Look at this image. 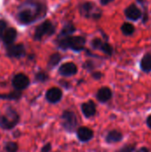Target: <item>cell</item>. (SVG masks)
I'll return each mask as SVG.
<instances>
[{
	"mask_svg": "<svg viewBox=\"0 0 151 152\" xmlns=\"http://www.w3.org/2000/svg\"><path fill=\"white\" fill-rule=\"evenodd\" d=\"M85 39L83 37H67L59 38V46L62 49L70 48L74 51H81L84 49Z\"/></svg>",
	"mask_w": 151,
	"mask_h": 152,
	"instance_id": "cell-1",
	"label": "cell"
},
{
	"mask_svg": "<svg viewBox=\"0 0 151 152\" xmlns=\"http://www.w3.org/2000/svg\"><path fill=\"white\" fill-rule=\"evenodd\" d=\"M19 114L13 109H8L4 115L0 117V126L3 129H12L19 122Z\"/></svg>",
	"mask_w": 151,
	"mask_h": 152,
	"instance_id": "cell-2",
	"label": "cell"
},
{
	"mask_svg": "<svg viewBox=\"0 0 151 152\" xmlns=\"http://www.w3.org/2000/svg\"><path fill=\"white\" fill-rule=\"evenodd\" d=\"M61 123L66 131L73 132L77 126V118L76 114L70 110L63 111L61 115Z\"/></svg>",
	"mask_w": 151,
	"mask_h": 152,
	"instance_id": "cell-3",
	"label": "cell"
},
{
	"mask_svg": "<svg viewBox=\"0 0 151 152\" xmlns=\"http://www.w3.org/2000/svg\"><path fill=\"white\" fill-rule=\"evenodd\" d=\"M54 32V27L53 23L49 20H45L41 23L35 31V38L40 40L44 36H50Z\"/></svg>",
	"mask_w": 151,
	"mask_h": 152,
	"instance_id": "cell-4",
	"label": "cell"
},
{
	"mask_svg": "<svg viewBox=\"0 0 151 152\" xmlns=\"http://www.w3.org/2000/svg\"><path fill=\"white\" fill-rule=\"evenodd\" d=\"M28 85H29V78L22 73L15 75L12 79V86L18 91L26 89L28 86Z\"/></svg>",
	"mask_w": 151,
	"mask_h": 152,
	"instance_id": "cell-5",
	"label": "cell"
},
{
	"mask_svg": "<svg viewBox=\"0 0 151 152\" xmlns=\"http://www.w3.org/2000/svg\"><path fill=\"white\" fill-rule=\"evenodd\" d=\"M45 98L50 103H57L62 98V92L58 87H52L46 92Z\"/></svg>",
	"mask_w": 151,
	"mask_h": 152,
	"instance_id": "cell-6",
	"label": "cell"
},
{
	"mask_svg": "<svg viewBox=\"0 0 151 152\" xmlns=\"http://www.w3.org/2000/svg\"><path fill=\"white\" fill-rule=\"evenodd\" d=\"M77 72V67L74 62H66L62 64L59 69V73L64 77H70L76 75Z\"/></svg>",
	"mask_w": 151,
	"mask_h": 152,
	"instance_id": "cell-7",
	"label": "cell"
},
{
	"mask_svg": "<svg viewBox=\"0 0 151 152\" xmlns=\"http://www.w3.org/2000/svg\"><path fill=\"white\" fill-rule=\"evenodd\" d=\"M77 136L80 142H87L93 138V132L86 126H82V127H79L77 129Z\"/></svg>",
	"mask_w": 151,
	"mask_h": 152,
	"instance_id": "cell-8",
	"label": "cell"
},
{
	"mask_svg": "<svg viewBox=\"0 0 151 152\" xmlns=\"http://www.w3.org/2000/svg\"><path fill=\"white\" fill-rule=\"evenodd\" d=\"M81 110L84 116L87 118L95 116L96 114V105L93 101H89L87 102H84L81 105Z\"/></svg>",
	"mask_w": 151,
	"mask_h": 152,
	"instance_id": "cell-9",
	"label": "cell"
},
{
	"mask_svg": "<svg viewBox=\"0 0 151 152\" xmlns=\"http://www.w3.org/2000/svg\"><path fill=\"white\" fill-rule=\"evenodd\" d=\"M112 97V91L110 90V88L104 86L101 87L98 90L97 94H96V98L100 102H107L108 101H109Z\"/></svg>",
	"mask_w": 151,
	"mask_h": 152,
	"instance_id": "cell-10",
	"label": "cell"
},
{
	"mask_svg": "<svg viewBox=\"0 0 151 152\" xmlns=\"http://www.w3.org/2000/svg\"><path fill=\"white\" fill-rule=\"evenodd\" d=\"M125 14L129 20H137L142 16V12L135 4H131L125 9Z\"/></svg>",
	"mask_w": 151,
	"mask_h": 152,
	"instance_id": "cell-11",
	"label": "cell"
},
{
	"mask_svg": "<svg viewBox=\"0 0 151 152\" xmlns=\"http://www.w3.org/2000/svg\"><path fill=\"white\" fill-rule=\"evenodd\" d=\"M7 52H8L9 56L19 58V57H21L25 54V48H24L23 45L19 44V45H11L8 48Z\"/></svg>",
	"mask_w": 151,
	"mask_h": 152,
	"instance_id": "cell-12",
	"label": "cell"
},
{
	"mask_svg": "<svg viewBox=\"0 0 151 152\" xmlns=\"http://www.w3.org/2000/svg\"><path fill=\"white\" fill-rule=\"evenodd\" d=\"M122 139H123V134L117 130L110 131L106 136V142L109 144L119 142L120 141H122Z\"/></svg>",
	"mask_w": 151,
	"mask_h": 152,
	"instance_id": "cell-13",
	"label": "cell"
},
{
	"mask_svg": "<svg viewBox=\"0 0 151 152\" xmlns=\"http://www.w3.org/2000/svg\"><path fill=\"white\" fill-rule=\"evenodd\" d=\"M19 20H20V22H22L24 24L30 23L34 20V13L30 10L25 9V10L20 12V13H19Z\"/></svg>",
	"mask_w": 151,
	"mask_h": 152,
	"instance_id": "cell-14",
	"label": "cell"
},
{
	"mask_svg": "<svg viewBox=\"0 0 151 152\" xmlns=\"http://www.w3.org/2000/svg\"><path fill=\"white\" fill-rule=\"evenodd\" d=\"M16 37H17V31H16V29L13 28H10L4 34L3 40H4V44H6V45H12V43L15 40Z\"/></svg>",
	"mask_w": 151,
	"mask_h": 152,
	"instance_id": "cell-15",
	"label": "cell"
},
{
	"mask_svg": "<svg viewBox=\"0 0 151 152\" xmlns=\"http://www.w3.org/2000/svg\"><path fill=\"white\" fill-rule=\"evenodd\" d=\"M141 69L144 72L151 71V53L146 54L141 61Z\"/></svg>",
	"mask_w": 151,
	"mask_h": 152,
	"instance_id": "cell-16",
	"label": "cell"
},
{
	"mask_svg": "<svg viewBox=\"0 0 151 152\" xmlns=\"http://www.w3.org/2000/svg\"><path fill=\"white\" fill-rule=\"evenodd\" d=\"M94 8V4H93L92 3H85L80 6V12L83 15L85 16H90L91 14L93 15V17H94V14L93 13V9Z\"/></svg>",
	"mask_w": 151,
	"mask_h": 152,
	"instance_id": "cell-17",
	"label": "cell"
},
{
	"mask_svg": "<svg viewBox=\"0 0 151 152\" xmlns=\"http://www.w3.org/2000/svg\"><path fill=\"white\" fill-rule=\"evenodd\" d=\"M74 31H75V27H74V25L71 24V23H69V24H67V25L63 28V29L61 30L59 38H63V37H69V35H71Z\"/></svg>",
	"mask_w": 151,
	"mask_h": 152,
	"instance_id": "cell-18",
	"label": "cell"
},
{
	"mask_svg": "<svg viewBox=\"0 0 151 152\" xmlns=\"http://www.w3.org/2000/svg\"><path fill=\"white\" fill-rule=\"evenodd\" d=\"M121 30H122V32H123L125 35L130 36V35H132V34L134 32V27H133V25H132L131 23L126 22V23H124V24L122 25Z\"/></svg>",
	"mask_w": 151,
	"mask_h": 152,
	"instance_id": "cell-19",
	"label": "cell"
},
{
	"mask_svg": "<svg viewBox=\"0 0 151 152\" xmlns=\"http://www.w3.org/2000/svg\"><path fill=\"white\" fill-rule=\"evenodd\" d=\"M21 96V93L18 90H16L15 92L10 93L8 94H4V95H0V98L3 99H9V100H18L20 99Z\"/></svg>",
	"mask_w": 151,
	"mask_h": 152,
	"instance_id": "cell-20",
	"label": "cell"
},
{
	"mask_svg": "<svg viewBox=\"0 0 151 152\" xmlns=\"http://www.w3.org/2000/svg\"><path fill=\"white\" fill-rule=\"evenodd\" d=\"M61 59V55H60L59 53H54V54H53V55L50 57V59H49V62H48L49 67H51V68L55 67V66L60 62Z\"/></svg>",
	"mask_w": 151,
	"mask_h": 152,
	"instance_id": "cell-21",
	"label": "cell"
},
{
	"mask_svg": "<svg viewBox=\"0 0 151 152\" xmlns=\"http://www.w3.org/2000/svg\"><path fill=\"white\" fill-rule=\"evenodd\" d=\"M5 151L6 152H17L18 151V145L15 142H9L5 144Z\"/></svg>",
	"mask_w": 151,
	"mask_h": 152,
	"instance_id": "cell-22",
	"label": "cell"
},
{
	"mask_svg": "<svg viewBox=\"0 0 151 152\" xmlns=\"http://www.w3.org/2000/svg\"><path fill=\"white\" fill-rule=\"evenodd\" d=\"M101 50L102 52H104L105 53H107L108 55H111L112 53H113V49H112L111 45H109L108 43H103L101 47Z\"/></svg>",
	"mask_w": 151,
	"mask_h": 152,
	"instance_id": "cell-23",
	"label": "cell"
},
{
	"mask_svg": "<svg viewBox=\"0 0 151 152\" xmlns=\"http://www.w3.org/2000/svg\"><path fill=\"white\" fill-rule=\"evenodd\" d=\"M135 151V145L133 144H127L122 149H120L118 152H134Z\"/></svg>",
	"mask_w": 151,
	"mask_h": 152,
	"instance_id": "cell-24",
	"label": "cell"
},
{
	"mask_svg": "<svg viewBox=\"0 0 151 152\" xmlns=\"http://www.w3.org/2000/svg\"><path fill=\"white\" fill-rule=\"evenodd\" d=\"M36 79L39 82H44L48 79V76L44 72H39L36 76Z\"/></svg>",
	"mask_w": 151,
	"mask_h": 152,
	"instance_id": "cell-25",
	"label": "cell"
},
{
	"mask_svg": "<svg viewBox=\"0 0 151 152\" xmlns=\"http://www.w3.org/2000/svg\"><path fill=\"white\" fill-rule=\"evenodd\" d=\"M102 44H103V42L100 38H95V39H93L92 41V45L95 49H100L101 50V47Z\"/></svg>",
	"mask_w": 151,
	"mask_h": 152,
	"instance_id": "cell-26",
	"label": "cell"
},
{
	"mask_svg": "<svg viewBox=\"0 0 151 152\" xmlns=\"http://www.w3.org/2000/svg\"><path fill=\"white\" fill-rule=\"evenodd\" d=\"M6 27H7L6 22H5L4 20H0V37H3L5 31L7 30V29H6Z\"/></svg>",
	"mask_w": 151,
	"mask_h": 152,
	"instance_id": "cell-27",
	"label": "cell"
},
{
	"mask_svg": "<svg viewBox=\"0 0 151 152\" xmlns=\"http://www.w3.org/2000/svg\"><path fill=\"white\" fill-rule=\"evenodd\" d=\"M52 150V145L51 143H46L45 145H44V147L41 149V152H50Z\"/></svg>",
	"mask_w": 151,
	"mask_h": 152,
	"instance_id": "cell-28",
	"label": "cell"
},
{
	"mask_svg": "<svg viewBox=\"0 0 151 152\" xmlns=\"http://www.w3.org/2000/svg\"><path fill=\"white\" fill-rule=\"evenodd\" d=\"M101 77H102V75H101V73H100V72H95V73L93 74V77L95 78V79H100Z\"/></svg>",
	"mask_w": 151,
	"mask_h": 152,
	"instance_id": "cell-29",
	"label": "cell"
},
{
	"mask_svg": "<svg viewBox=\"0 0 151 152\" xmlns=\"http://www.w3.org/2000/svg\"><path fill=\"white\" fill-rule=\"evenodd\" d=\"M147 125H148V126L151 129V115H150L148 117V118H147Z\"/></svg>",
	"mask_w": 151,
	"mask_h": 152,
	"instance_id": "cell-30",
	"label": "cell"
},
{
	"mask_svg": "<svg viewBox=\"0 0 151 152\" xmlns=\"http://www.w3.org/2000/svg\"><path fill=\"white\" fill-rule=\"evenodd\" d=\"M113 0H101V3L102 4H109L110 2H112Z\"/></svg>",
	"mask_w": 151,
	"mask_h": 152,
	"instance_id": "cell-31",
	"label": "cell"
},
{
	"mask_svg": "<svg viewBox=\"0 0 151 152\" xmlns=\"http://www.w3.org/2000/svg\"><path fill=\"white\" fill-rule=\"evenodd\" d=\"M136 152H150L149 151V150L147 149V148H145V147H142V148H141L140 150H138Z\"/></svg>",
	"mask_w": 151,
	"mask_h": 152,
	"instance_id": "cell-32",
	"label": "cell"
},
{
	"mask_svg": "<svg viewBox=\"0 0 151 152\" xmlns=\"http://www.w3.org/2000/svg\"><path fill=\"white\" fill-rule=\"evenodd\" d=\"M140 1H142V0H140Z\"/></svg>",
	"mask_w": 151,
	"mask_h": 152,
	"instance_id": "cell-33",
	"label": "cell"
}]
</instances>
